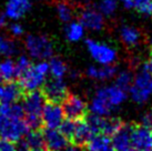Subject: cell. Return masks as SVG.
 Here are the masks:
<instances>
[{"label":"cell","mask_w":152,"mask_h":151,"mask_svg":"<svg viewBox=\"0 0 152 151\" xmlns=\"http://www.w3.org/2000/svg\"><path fill=\"white\" fill-rule=\"evenodd\" d=\"M22 100V108L25 111V121L29 126L30 129H41L42 126V119H41V112H42L43 98L40 90H32L25 92Z\"/></svg>","instance_id":"cell-1"},{"label":"cell","mask_w":152,"mask_h":151,"mask_svg":"<svg viewBox=\"0 0 152 151\" xmlns=\"http://www.w3.org/2000/svg\"><path fill=\"white\" fill-rule=\"evenodd\" d=\"M48 71H49V63L42 61L37 66L31 65L16 80L21 86L25 92L32 91L41 87V84L45 82V77Z\"/></svg>","instance_id":"cell-2"},{"label":"cell","mask_w":152,"mask_h":151,"mask_svg":"<svg viewBox=\"0 0 152 151\" xmlns=\"http://www.w3.org/2000/svg\"><path fill=\"white\" fill-rule=\"evenodd\" d=\"M26 48L31 57L36 59H48L53 55V46L49 38L43 34H29L26 38Z\"/></svg>","instance_id":"cell-3"},{"label":"cell","mask_w":152,"mask_h":151,"mask_svg":"<svg viewBox=\"0 0 152 151\" xmlns=\"http://www.w3.org/2000/svg\"><path fill=\"white\" fill-rule=\"evenodd\" d=\"M40 91L45 98V101L58 105H60L69 95L67 86L61 78H52L43 82Z\"/></svg>","instance_id":"cell-4"},{"label":"cell","mask_w":152,"mask_h":151,"mask_svg":"<svg viewBox=\"0 0 152 151\" xmlns=\"http://www.w3.org/2000/svg\"><path fill=\"white\" fill-rule=\"evenodd\" d=\"M62 112L67 119L71 120H80L85 119L88 114L87 103L76 95H68L67 98L62 102Z\"/></svg>","instance_id":"cell-5"},{"label":"cell","mask_w":152,"mask_h":151,"mask_svg":"<svg viewBox=\"0 0 152 151\" xmlns=\"http://www.w3.org/2000/svg\"><path fill=\"white\" fill-rule=\"evenodd\" d=\"M30 130L25 119H10L7 118L2 127L0 128V137L9 141L16 142L19 139L23 138L26 133Z\"/></svg>","instance_id":"cell-6"},{"label":"cell","mask_w":152,"mask_h":151,"mask_svg":"<svg viewBox=\"0 0 152 151\" xmlns=\"http://www.w3.org/2000/svg\"><path fill=\"white\" fill-rule=\"evenodd\" d=\"M86 45L90 55L97 62L102 65H110L117 59V52L111 47L101 42H97L92 39H87Z\"/></svg>","instance_id":"cell-7"},{"label":"cell","mask_w":152,"mask_h":151,"mask_svg":"<svg viewBox=\"0 0 152 151\" xmlns=\"http://www.w3.org/2000/svg\"><path fill=\"white\" fill-rule=\"evenodd\" d=\"M64 117L62 108L58 103H51L47 101L43 103L41 119H42V126L45 128L58 129L60 123L64 120Z\"/></svg>","instance_id":"cell-8"},{"label":"cell","mask_w":152,"mask_h":151,"mask_svg":"<svg viewBox=\"0 0 152 151\" xmlns=\"http://www.w3.org/2000/svg\"><path fill=\"white\" fill-rule=\"evenodd\" d=\"M130 143L133 148L139 151H145L152 148V133L151 130L142 125H133L131 131Z\"/></svg>","instance_id":"cell-9"},{"label":"cell","mask_w":152,"mask_h":151,"mask_svg":"<svg viewBox=\"0 0 152 151\" xmlns=\"http://www.w3.org/2000/svg\"><path fill=\"white\" fill-rule=\"evenodd\" d=\"M43 138H45V147L48 151H59L67 147L69 141L64 138V136L57 129L42 128Z\"/></svg>","instance_id":"cell-10"},{"label":"cell","mask_w":152,"mask_h":151,"mask_svg":"<svg viewBox=\"0 0 152 151\" xmlns=\"http://www.w3.org/2000/svg\"><path fill=\"white\" fill-rule=\"evenodd\" d=\"M134 123H124L115 133L111 137V144L115 151H123L131 147L130 137Z\"/></svg>","instance_id":"cell-11"},{"label":"cell","mask_w":152,"mask_h":151,"mask_svg":"<svg viewBox=\"0 0 152 151\" xmlns=\"http://www.w3.org/2000/svg\"><path fill=\"white\" fill-rule=\"evenodd\" d=\"M93 136L91 128L87 123L86 119L76 120V128L71 139V144L78 148H85L90 138Z\"/></svg>","instance_id":"cell-12"},{"label":"cell","mask_w":152,"mask_h":151,"mask_svg":"<svg viewBox=\"0 0 152 151\" xmlns=\"http://www.w3.org/2000/svg\"><path fill=\"white\" fill-rule=\"evenodd\" d=\"M96 96L104 98L111 106H119L121 102L126 100L127 93L124 90L119 88L117 84H114V86L99 88L96 92Z\"/></svg>","instance_id":"cell-13"},{"label":"cell","mask_w":152,"mask_h":151,"mask_svg":"<svg viewBox=\"0 0 152 151\" xmlns=\"http://www.w3.org/2000/svg\"><path fill=\"white\" fill-rule=\"evenodd\" d=\"M80 23L90 30H101L104 26V19L94 9H85L80 15Z\"/></svg>","instance_id":"cell-14"},{"label":"cell","mask_w":152,"mask_h":151,"mask_svg":"<svg viewBox=\"0 0 152 151\" xmlns=\"http://www.w3.org/2000/svg\"><path fill=\"white\" fill-rule=\"evenodd\" d=\"M31 8L30 0H8L6 4V16L10 19L17 20L23 17Z\"/></svg>","instance_id":"cell-15"},{"label":"cell","mask_w":152,"mask_h":151,"mask_svg":"<svg viewBox=\"0 0 152 151\" xmlns=\"http://www.w3.org/2000/svg\"><path fill=\"white\" fill-rule=\"evenodd\" d=\"M120 38L124 46L134 48L139 46L142 41V32L135 27L123 26L120 30Z\"/></svg>","instance_id":"cell-16"},{"label":"cell","mask_w":152,"mask_h":151,"mask_svg":"<svg viewBox=\"0 0 152 151\" xmlns=\"http://www.w3.org/2000/svg\"><path fill=\"white\" fill-rule=\"evenodd\" d=\"M85 148L88 151H115L111 144V137L106 134H93Z\"/></svg>","instance_id":"cell-17"},{"label":"cell","mask_w":152,"mask_h":151,"mask_svg":"<svg viewBox=\"0 0 152 151\" xmlns=\"http://www.w3.org/2000/svg\"><path fill=\"white\" fill-rule=\"evenodd\" d=\"M117 73V67L113 65H104L103 67L98 68L91 66L87 69V76L91 79L96 80H106L112 78Z\"/></svg>","instance_id":"cell-18"},{"label":"cell","mask_w":152,"mask_h":151,"mask_svg":"<svg viewBox=\"0 0 152 151\" xmlns=\"http://www.w3.org/2000/svg\"><path fill=\"white\" fill-rule=\"evenodd\" d=\"M26 142L28 143L30 150H39L46 149L45 147V138H43L42 128L41 129H30L25 136Z\"/></svg>","instance_id":"cell-19"},{"label":"cell","mask_w":152,"mask_h":151,"mask_svg":"<svg viewBox=\"0 0 152 151\" xmlns=\"http://www.w3.org/2000/svg\"><path fill=\"white\" fill-rule=\"evenodd\" d=\"M91 111L98 116H109L110 112L113 109V106H111L104 98L94 96L91 102Z\"/></svg>","instance_id":"cell-20"},{"label":"cell","mask_w":152,"mask_h":151,"mask_svg":"<svg viewBox=\"0 0 152 151\" xmlns=\"http://www.w3.org/2000/svg\"><path fill=\"white\" fill-rule=\"evenodd\" d=\"M11 80H16L15 62L10 59H6L4 61H0V81L8 82Z\"/></svg>","instance_id":"cell-21"},{"label":"cell","mask_w":152,"mask_h":151,"mask_svg":"<svg viewBox=\"0 0 152 151\" xmlns=\"http://www.w3.org/2000/svg\"><path fill=\"white\" fill-rule=\"evenodd\" d=\"M122 125H123V121L120 118H117V117L104 118V122H103L101 134H106L108 137H112L121 128Z\"/></svg>","instance_id":"cell-22"},{"label":"cell","mask_w":152,"mask_h":151,"mask_svg":"<svg viewBox=\"0 0 152 151\" xmlns=\"http://www.w3.org/2000/svg\"><path fill=\"white\" fill-rule=\"evenodd\" d=\"M132 100L137 103H143L149 99V97L151 95L152 90L150 88H140L134 84H132L129 89Z\"/></svg>","instance_id":"cell-23"},{"label":"cell","mask_w":152,"mask_h":151,"mask_svg":"<svg viewBox=\"0 0 152 151\" xmlns=\"http://www.w3.org/2000/svg\"><path fill=\"white\" fill-rule=\"evenodd\" d=\"M85 34V27L80 22H71L66 29L67 38L70 41H78L83 37Z\"/></svg>","instance_id":"cell-24"},{"label":"cell","mask_w":152,"mask_h":151,"mask_svg":"<svg viewBox=\"0 0 152 151\" xmlns=\"http://www.w3.org/2000/svg\"><path fill=\"white\" fill-rule=\"evenodd\" d=\"M18 51L16 42L9 38L0 34V55L2 56H13Z\"/></svg>","instance_id":"cell-25"},{"label":"cell","mask_w":152,"mask_h":151,"mask_svg":"<svg viewBox=\"0 0 152 151\" xmlns=\"http://www.w3.org/2000/svg\"><path fill=\"white\" fill-rule=\"evenodd\" d=\"M49 70L53 78H62L67 72V66L61 59L52 58L49 63Z\"/></svg>","instance_id":"cell-26"},{"label":"cell","mask_w":152,"mask_h":151,"mask_svg":"<svg viewBox=\"0 0 152 151\" xmlns=\"http://www.w3.org/2000/svg\"><path fill=\"white\" fill-rule=\"evenodd\" d=\"M133 78L134 76L131 71L129 70H124V71H121L117 77V80H115V84L118 86L119 88H121L122 90L127 91L130 89V87L132 86V82H133Z\"/></svg>","instance_id":"cell-27"},{"label":"cell","mask_w":152,"mask_h":151,"mask_svg":"<svg viewBox=\"0 0 152 151\" xmlns=\"http://www.w3.org/2000/svg\"><path fill=\"white\" fill-rule=\"evenodd\" d=\"M75 128H76V120H71V119H66L62 120V122L59 126V131L64 136V138L67 139L69 143H71V139L75 132Z\"/></svg>","instance_id":"cell-28"},{"label":"cell","mask_w":152,"mask_h":151,"mask_svg":"<svg viewBox=\"0 0 152 151\" xmlns=\"http://www.w3.org/2000/svg\"><path fill=\"white\" fill-rule=\"evenodd\" d=\"M57 11H58L59 18L64 22H69L72 19V16H73L72 8L66 1H59L57 4Z\"/></svg>","instance_id":"cell-29"},{"label":"cell","mask_w":152,"mask_h":151,"mask_svg":"<svg viewBox=\"0 0 152 151\" xmlns=\"http://www.w3.org/2000/svg\"><path fill=\"white\" fill-rule=\"evenodd\" d=\"M133 8L142 15L152 16V0H133Z\"/></svg>","instance_id":"cell-30"},{"label":"cell","mask_w":152,"mask_h":151,"mask_svg":"<svg viewBox=\"0 0 152 151\" xmlns=\"http://www.w3.org/2000/svg\"><path fill=\"white\" fill-rule=\"evenodd\" d=\"M134 86L140 87V88H150L149 84L151 80V75L148 73L147 71L142 70L141 72H139L138 75L135 76L134 78Z\"/></svg>","instance_id":"cell-31"},{"label":"cell","mask_w":152,"mask_h":151,"mask_svg":"<svg viewBox=\"0 0 152 151\" xmlns=\"http://www.w3.org/2000/svg\"><path fill=\"white\" fill-rule=\"evenodd\" d=\"M117 9V1L115 0H102L100 4H99V10L101 13L110 16Z\"/></svg>","instance_id":"cell-32"},{"label":"cell","mask_w":152,"mask_h":151,"mask_svg":"<svg viewBox=\"0 0 152 151\" xmlns=\"http://www.w3.org/2000/svg\"><path fill=\"white\" fill-rule=\"evenodd\" d=\"M31 66V61L27 58L26 56H20L17 60V63H15V72H16V79L19 76L21 75L22 72L25 71L27 68H29Z\"/></svg>","instance_id":"cell-33"},{"label":"cell","mask_w":152,"mask_h":151,"mask_svg":"<svg viewBox=\"0 0 152 151\" xmlns=\"http://www.w3.org/2000/svg\"><path fill=\"white\" fill-rule=\"evenodd\" d=\"M0 151H16L15 143L7 139H0Z\"/></svg>","instance_id":"cell-34"},{"label":"cell","mask_w":152,"mask_h":151,"mask_svg":"<svg viewBox=\"0 0 152 151\" xmlns=\"http://www.w3.org/2000/svg\"><path fill=\"white\" fill-rule=\"evenodd\" d=\"M141 125L148 129H151L152 128V111H149V112L144 113L142 116V119H141Z\"/></svg>","instance_id":"cell-35"},{"label":"cell","mask_w":152,"mask_h":151,"mask_svg":"<svg viewBox=\"0 0 152 151\" xmlns=\"http://www.w3.org/2000/svg\"><path fill=\"white\" fill-rule=\"evenodd\" d=\"M16 144H15V148H16V151H31L30 150L28 143L26 142L25 138L19 139L18 141H16Z\"/></svg>","instance_id":"cell-36"},{"label":"cell","mask_w":152,"mask_h":151,"mask_svg":"<svg viewBox=\"0 0 152 151\" xmlns=\"http://www.w3.org/2000/svg\"><path fill=\"white\" fill-rule=\"evenodd\" d=\"M10 31H11V34H12L13 36L19 37V36H21L22 34L23 29H22V27L20 25H18V23H12V25L10 26Z\"/></svg>","instance_id":"cell-37"},{"label":"cell","mask_w":152,"mask_h":151,"mask_svg":"<svg viewBox=\"0 0 152 151\" xmlns=\"http://www.w3.org/2000/svg\"><path fill=\"white\" fill-rule=\"evenodd\" d=\"M142 70L147 71L148 73H150V75L152 76V55L143 62V68H142Z\"/></svg>","instance_id":"cell-38"},{"label":"cell","mask_w":152,"mask_h":151,"mask_svg":"<svg viewBox=\"0 0 152 151\" xmlns=\"http://www.w3.org/2000/svg\"><path fill=\"white\" fill-rule=\"evenodd\" d=\"M59 151H78V147H76V146H70V147H64V149H61V150H59Z\"/></svg>","instance_id":"cell-39"},{"label":"cell","mask_w":152,"mask_h":151,"mask_svg":"<svg viewBox=\"0 0 152 151\" xmlns=\"http://www.w3.org/2000/svg\"><path fill=\"white\" fill-rule=\"evenodd\" d=\"M6 120H7V117H4V114L0 112V128L2 127V125L4 123V121H6Z\"/></svg>","instance_id":"cell-40"},{"label":"cell","mask_w":152,"mask_h":151,"mask_svg":"<svg viewBox=\"0 0 152 151\" xmlns=\"http://www.w3.org/2000/svg\"><path fill=\"white\" fill-rule=\"evenodd\" d=\"M4 23H6V19H4V16L0 13V28H1V27L4 25Z\"/></svg>","instance_id":"cell-41"},{"label":"cell","mask_w":152,"mask_h":151,"mask_svg":"<svg viewBox=\"0 0 152 151\" xmlns=\"http://www.w3.org/2000/svg\"><path fill=\"white\" fill-rule=\"evenodd\" d=\"M148 46H149V48H150V50H151V52H152V36L150 37V39H149Z\"/></svg>","instance_id":"cell-42"},{"label":"cell","mask_w":152,"mask_h":151,"mask_svg":"<svg viewBox=\"0 0 152 151\" xmlns=\"http://www.w3.org/2000/svg\"><path fill=\"white\" fill-rule=\"evenodd\" d=\"M123 151H139V150H137V149L133 147H129L128 149H126V150H123Z\"/></svg>","instance_id":"cell-43"},{"label":"cell","mask_w":152,"mask_h":151,"mask_svg":"<svg viewBox=\"0 0 152 151\" xmlns=\"http://www.w3.org/2000/svg\"><path fill=\"white\" fill-rule=\"evenodd\" d=\"M123 2H133V0H121Z\"/></svg>","instance_id":"cell-44"},{"label":"cell","mask_w":152,"mask_h":151,"mask_svg":"<svg viewBox=\"0 0 152 151\" xmlns=\"http://www.w3.org/2000/svg\"><path fill=\"white\" fill-rule=\"evenodd\" d=\"M149 87H150V89L152 90V77H151V80H150V84H149Z\"/></svg>","instance_id":"cell-45"},{"label":"cell","mask_w":152,"mask_h":151,"mask_svg":"<svg viewBox=\"0 0 152 151\" xmlns=\"http://www.w3.org/2000/svg\"><path fill=\"white\" fill-rule=\"evenodd\" d=\"M31 151H48L47 149H39V150H31Z\"/></svg>","instance_id":"cell-46"},{"label":"cell","mask_w":152,"mask_h":151,"mask_svg":"<svg viewBox=\"0 0 152 151\" xmlns=\"http://www.w3.org/2000/svg\"><path fill=\"white\" fill-rule=\"evenodd\" d=\"M145 151H152V148L151 149H149V150H145Z\"/></svg>","instance_id":"cell-47"},{"label":"cell","mask_w":152,"mask_h":151,"mask_svg":"<svg viewBox=\"0 0 152 151\" xmlns=\"http://www.w3.org/2000/svg\"><path fill=\"white\" fill-rule=\"evenodd\" d=\"M150 130H151V133H152V128H151V129H150Z\"/></svg>","instance_id":"cell-48"}]
</instances>
